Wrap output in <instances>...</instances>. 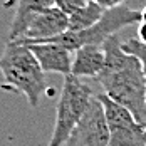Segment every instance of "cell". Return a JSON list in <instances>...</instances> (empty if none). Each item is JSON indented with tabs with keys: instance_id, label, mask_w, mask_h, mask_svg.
<instances>
[{
	"instance_id": "11",
	"label": "cell",
	"mask_w": 146,
	"mask_h": 146,
	"mask_svg": "<svg viewBox=\"0 0 146 146\" xmlns=\"http://www.w3.org/2000/svg\"><path fill=\"white\" fill-rule=\"evenodd\" d=\"M104 14H106V9H102L99 3H96L92 0L88 7L77 10L76 14L69 17V30L71 32H79V30L91 29L92 25H96L101 20Z\"/></svg>"
},
{
	"instance_id": "13",
	"label": "cell",
	"mask_w": 146,
	"mask_h": 146,
	"mask_svg": "<svg viewBox=\"0 0 146 146\" xmlns=\"http://www.w3.org/2000/svg\"><path fill=\"white\" fill-rule=\"evenodd\" d=\"M92 0H56V7H59L67 17L76 14L77 10L88 7Z\"/></svg>"
},
{
	"instance_id": "14",
	"label": "cell",
	"mask_w": 146,
	"mask_h": 146,
	"mask_svg": "<svg viewBox=\"0 0 146 146\" xmlns=\"http://www.w3.org/2000/svg\"><path fill=\"white\" fill-rule=\"evenodd\" d=\"M138 39L146 44V7L141 12V22H139V29H138Z\"/></svg>"
},
{
	"instance_id": "7",
	"label": "cell",
	"mask_w": 146,
	"mask_h": 146,
	"mask_svg": "<svg viewBox=\"0 0 146 146\" xmlns=\"http://www.w3.org/2000/svg\"><path fill=\"white\" fill-rule=\"evenodd\" d=\"M67 30H69V17L59 7L54 5V7L37 10V12H34L30 15L22 37L14 40V42H17V44L45 42V40H50L54 37L62 35Z\"/></svg>"
},
{
	"instance_id": "8",
	"label": "cell",
	"mask_w": 146,
	"mask_h": 146,
	"mask_svg": "<svg viewBox=\"0 0 146 146\" xmlns=\"http://www.w3.org/2000/svg\"><path fill=\"white\" fill-rule=\"evenodd\" d=\"M37 57L44 72L62 74L64 77L72 74V60L71 52L59 44L52 42H35V44H25Z\"/></svg>"
},
{
	"instance_id": "1",
	"label": "cell",
	"mask_w": 146,
	"mask_h": 146,
	"mask_svg": "<svg viewBox=\"0 0 146 146\" xmlns=\"http://www.w3.org/2000/svg\"><path fill=\"white\" fill-rule=\"evenodd\" d=\"M106 66L98 76L104 94L126 108L139 124L146 126V76L138 57L123 49V40L116 35L104 42Z\"/></svg>"
},
{
	"instance_id": "9",
	"label": "cell",
	"mask_w": 146,
	"mask_h": 146,
	"mask_svg": "<svg viewBox=\"0 0 146 146\" xmlns=\"http://www.w3.org/2000/svg\"><path fill=\"white\" fill-rule=\"evenodd\" d=\"M106 66V50L104 45H84L76 50L72 59V76L76 77H94L102 72Z\"/></svg>"
},
{
	"instance_id": "10",
	"label": "cell",
	"mask_w": 146,
	"mask_h": 146,
	"mask_svg": "<svg viewBox=\"0 0 146 146\" xmlns=\"http://www.w3.org/2000/svg\"><path fill=\"white\" fill-rule=\"evenodd\" d=\"M54 5H56V0H17L14 19H12L10 30H9V40L14 42L22 37L30 15L34 12L47 9V7H54Z\"/></svg>"
},
{
	"instance_id": "5",
	"label": "cell",
	"mask_w": 146,
	"mask_h": 146,
	"mask_svg": "<svg viewBox=\"0 0 146 146\" xmlns=\"http://www.w3.org/2000/svg\"><path fill=\"white\" fill-rule=\"evenodd\" d=\"M98 98L108 119L109 146H146V126L139 124L126 108L109 99L104 92Z\"/></svg>"
},
{
	"instance_id": "12",
	"label": "cell",
	"mask_w": 146,
	"mask_h": 146,
	"mask_svg": "<svg viewBox=\"0 0 146 146\" xmlns=\"http://www.w3.org/2000/svg\"><path fill=\"white\" fill-rule=\"evenodd\" d=\"M123 49L128 54H131V56H134V57H138L141 60L143 69H145V76H146V44L145 42H141L139 39L133 37V39H128V40L123 42Z\"/></svg>"
},
{
	"instance_id": "15",
	"label": "cell",
	"mask_w": 146,
	"mask_h": 146,
	"mask_svg": "<svg viewBox=\"0 0 146 146\" xmlns=\"http://www.w3.org/2000/svg\"><path fill=\"white\" fill-rule=\"evenodd\" d=\"M94 2H96V3H99L102 9L109 10V9H116V7L124 5V2H126V0H94Z\"/></svg>"
},
{
	"instance_id": "6",
	"label": "cell",
	"mask_w": 146,
	"mask_h": 146,
	"mask_svg": "<svg viewBox=\"0 0 146 146\" xmlns=\"http://www.w3.org/2000/svg\"><path fill=\"white\" fill-rule=\"evenodd\" d=\"M66 146H109L108 119L98 94L92 98L86 114L71 133Z\"/></svg>"
},
{
	"instance_id": "3",
	"label": "cell",
	"mask_w": 146,
	"mask_h": 146,
	"mask_svg": "<svg viewBox=\"0 0 146 146\" xmlns=\"http://www.w3.org/2000/svg\"><path fill=\"white\" fill-rule=\"evenodd\" d=\"M94 96L96 92L79 77L72 74L64 77V86L56 108V121L49 146H64L67 143L71 133L86 114Z\"/></svg>"
},
{
	"instance_id": "2",
	"label": "cell",
	"mask_w": 146,
	"mask_h": 146,
	"mask_svg": "<svg viewBox=\"0 0 146 146\" xmlns=\"http://www.w3.org/2000/svg\"><path fill=\"white\" fill-rule=\"evenodd\" d=\"M0 74L3 77L2 88L24 94L32 108L40 104L47 89L45 72L29 45L7 42L0 56Z\"/></svg>"
},
{
	"instance_id": "4",
	"label": "cell",
	"mask_w": 146,
	"mask_h": 146,
	"mask_svg": "<svg viewBox=\"0 0 146 146\" xmlns=\"http://www.w3.org/2000/svg\"><path fill=\"white\" fill-rule=\"evenodd\" d=\"M136 22H141V12L133 10L124 3L121 7L106 10L102 19L91 29L79 30V32L67 30L62 35L54 37L50 40H45V42L59 44L66 47L69 52H76L84 45H104V42L109 37L116 35L117 30H121L123 27H128V25H133Z\"/></svg>"
}]
</instances>
